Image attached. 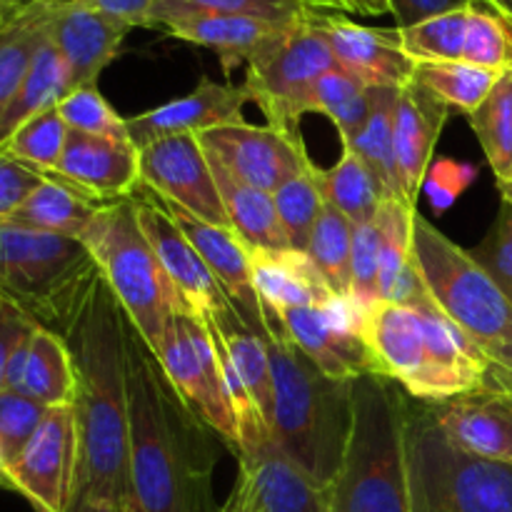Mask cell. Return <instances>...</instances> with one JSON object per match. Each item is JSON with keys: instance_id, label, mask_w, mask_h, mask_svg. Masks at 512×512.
Returning a JSON list of instances; mask_svg holds the SVG:
<instances>
[{"instance_id": "obj_12", "label": "cell", "mask_w": 512, "mask_h": 512, "mask_svg": "<svg viewBox=\"0 0 512 512\" xmlns=\"http://www.w3.org/2000/svg\"><path fill=\"white\" fill-rule=\"evenodd\" d=\"M80 438L73 405L48 408L18 458L8 463L10 490L35 512H68L78 480Z\"/></svg>"}, {"instance_id": "obj_50", "label": "cell", "mask_w": 512, "mask_h": 512, "mask_svg": "<svg viewBox=\"0 0 512 512\" xmlns=\"http://www.w3.org/2000/svg\"><path fill=\"white\" fill-rule=\"evenodd\" d=\"M475 178V170L470 165H460V163H438V168L433 170V178H425L428 183L423 188L430 190L433 195V203L435 208L445 210Z\"/></svg>"}, {"instance_id": "obj_61", "label": "cell", "mask_w": 512, "mask_h": 512, "mask_svg": "<svg viewBox=\"0 0 512 512\" xmlns=\"http://www.w3.org/2000/svg\"><path fill=\"white\" fill-rule=\"evenodd\" d=\"M220 512H225V510H220Z\"/></svg>"}, {"instance_id": "obj_27", "label": "cell", "mask_w": 512, "mask_h": 512, "mask_svg": "<svg viewBox=\"0 0 512 512\" xmlns=\"http://www.w3.org/2000/svg\"><path fill=\"white\" fill-rule=\"evenodd\" d=\"M250 250V248H248ZM253 283L270 318L280 320V313L290 308H313L335 298L310 258L298 250H250Z\"/></svg>"}, {"instance_id": "obj_49", "label": "cell", "mask_w": 512, "mask_h": 512, "mask_svg": "<svg viewBox=\"0 0 512 512\" xmlns=\"http://www.w3.org/2000/svg\"><path fill=\"white\" fill-rule=\"evenodd\" d=\"M35 328L38 325L33 320H28L20 310L0 300V390L5 388V373H8L10 358Z\"/></svg>"}, {"instance_id": "obj_36", "label": "cell", "mask_w": 512, "mask_h": 512, "mask_svg": "<svg viewBox=\"0 0 512 512\" xmlns=\"http://www.w3.org/2000/svg\"><path fill=\"white\" fill-rule=\"evenodd\" d=\"M498 78L500 73L495 70L478 68L465 60H443V63H418L413 83L428 90L448 108L470 115L483 105Z\"/></svg>"}, {"instance_id": "obj_62", "label": "cell", "mask_w": 512, "mask_h": 512, "mask_svg": "<svg viewBox=\"0 0 512 512\" xmlns=\"http://www.w3.org/2000/svg\"><path fill=\"white\" fill-rule=\"evenodd\" d=\"M508 395H512V393H508Z\"/></svg>"}, {"instance_id": "obj_37", "label": "cell", "mask_w": 512, "mask_h": 512, "mask_svg": "<svg viewBox=\"0 0 512 512\" xmlns=\"http://www.w3.org/2000/svg\"><path fill=\"white\" fill-rule=\"evenodd\" d=\"M468 120L498 185H508L512 180V70L500 73L495 88Z\"/></svg>"}, {"instance_id": "obj_41", "label": "cell", "mask_w": 512, "mask_h": 512, "mask_svg": "<svg viewBox=\"0 0 512 512\" xmlns=\"http://www.w3.org/2000/svg\"><path fill=\"white\" fill-rule=\"evenodd\" d=\"M470 5V3H468ZM468 5L448 10L410 28H398L403 50L415 63H443L463 60L465 33H468Z\"/></svg>"}, {"instance_id": "obj_54", "label": "cell", "mask_w": 512, "mask_h": 512, "mask_svg": "<svg viewBox=\"0 0 512 512\" xmlns=\"http://www.w3.org/2000/svg\"><path fill=\"white\" fill-rule=\"evenodd\" d=\"M303 3H308L310 8L315 10H333V13H353V8H350V0H303Z\"/></svg>"}, {"instance_id": "obj_16", "label": "cell", "mask_w": 512, "mask_h": 512, "mask_svg": "<svg viewBox=\"0 0 512 512\" xmlns=\"http://www.w3.org/2000/svg\"><path fill=\"white\" fill-rule=\"evenodd\" d=\"M163 205L173 215V220L183 230L185 238L198 250L200 258L205 260V265H208L213 278L220 283L223 293L228 295L233 308L238 310L243 323L253 333L263 335L265 340H290L288 333H285V325L270 318L258 290H255L250 250L245 248L243 240L230 228L205 223V220L195 218V215L185 213V210L175 208V205L165 203V200Z\"/></svg>"}, {"instance_id": "obj_30", "label": "cell", "mask_w": 512, "mask_h": 512, "mask_svg": "<svg viewBox=\"0 0 512 512\" xmlns=\"http://www.w3.org/2000/svg\"><path fill=\"white\" fill-rule=\"evenodd\" d=\"M20 393L38 400L45 408L73 405L75 398V373L73 358L58 333L45 328H35L28 338L25 350V368Z\"/></svg>"}, {"instance_id": "obj_3", "label": "cell", "mask_w": 512, "mask_h": 512, "mask_svg": "<svg viewBox=\"0 0 512 512\" xmlns=\"http://www.w3.org/2000/svg\"><path fill=\"white\" fill-rule=\"evenodd\" d=\"M275 445L323 488L343 468L353 433L355 380L325 375L293 340H268Z\"/></svg>"}, {"instance_id": "obj_24", "label": "cell", "mask_w": 512, "mask_h": 512, "mask_svg": "<svg viewBox=\"0 0 512 512\" xmlns=\"http://www.w3.org/2000/svg\"><path fill=\"white\" fill-rule=\"evenodd\" d=\"M428 405L443 433L458 448L512 465V395L478 388Z\"/></svg>"}, {"instance_id": "obj_63", "label": "cell", "mask_w": 512, "mask_h": 512, "mask_svg": "<svg viewBox=\"0 0 512 512\" xmlns=\"http://www.w3.org/2000/svg\"><path fill=\"white\" fill-rule=\"evenodd\" d=\"M123 512H125V510H123Z\"/></svg>"}, {"instance_id": "obj_42", "label": "cell", "mask_w": 512, "mask_h": 512, "mask_svg": "<svg viewBox=\"0 0 512 512\" xmlns=\"http://www.w3.org/2000/svg\"><path fill=\"white\" fill-rule=\"evenodd\" d=\"M273 198L280 223H283L285 235L290 240V250L305 253L320 213L325 208V198L318 188V180H315V168L285 183L278 193H273Z\"/></svg>"}, {"instance_id": "obj_48", "label": "cell", "mask_w": 512, "mask_h": 512, "mask_svg": "<svg viewBox=\"0 0 512 512\" xmlns=\"http://www.w3.org/2000/svg\"><path fill=\"white\" fill-rule=\"evenodd\" d=\"M43 180V173L0 155V225H8L15 210Z\"/></svg>"}, {"instance_id": "obj_6", "label": "cell", "mask_w": 512, "mask_h": 512, "mask_svg": "<svg viewBox=\"0 0 512 512\" xmlns=\"http://www.w3.org/2000/svg\"><path fill=\"white\" fill-rule=\"evenodd\" d=\"M403 445L410 512H512V465L458 448L433 408L408 393Z\"/></svg>"}, {"instance_id": "obj_21", "label": "cell", "mask_w": 512, "mask_h": 512, "mask_svg": "<svg viewBox=\"0 0 512 512\" xmlns=\"http://www.w3.org/2000/svg\"><path fill=\"white\" fill-rule=\"evenodd\" d=\"M155 28H163L165 33L185 43L210 48L218 53L225 73H230L235 65H248V60L258 50H263L275 35H280L290 25L265 23V20L243 18V15L210 13V10L193 8L185 0H160Z\"/></svg>"}, {"instance_id": "obj_28", "label": "cell", "mask_w": 512, "mask_h": 512, "mask_svg": "<svg viewBox=\"0 0 512 512\" xmlns=\"http://www.w3.org/2000/svg\"><path fill=\"white\" fill-rule=\"evenodd\" d=\"M210 165H213L215 185H218L230 230L243 240L245 248L270 250V253L290 250V240L285 235L283 223H280L273 193L240 183L213 160H210Z\"/></svg>"}, {"instance_id": "obj_43", "label": "cell", "mask_w": 512, "mask_h": 512, "mask_svg": "<svg viewBox=\"0 0 512 512\" xmlns=\"http://www.w3.org/2000/svg\"><path fill=\"white\" fill-rule=\"evenodd\" d=\"M58 113L65 120V125L75 130V133L130 140L128 118L115 113L113 105L98 90V85H85V88L70 90L58 103Z\"/></svg>"}, {"instance_id": "obj_34", "label": "cell", "mask_w": 512, "mask_h": 512, "mask_svg": "<svg viewBox=\"0 0 512 512\" xmlns=\"http://www.w3.org/2000/svg\"><path fill=\"white\" fill-rule=\"evenodd\" d=\"M315 180L325 203L340 210L353 225L373 223L380 203L388 198L378 178L350 148H343V158L333 168H315Z\"/></svg>"}, {"instance_id": "obj_20", "label": "cell", "mask_w": 512, "mask_h": 512, "mask_svg": "<svg viewBox=\"0 0 512 512\" xmlns=\"http://www.w3.org/2000/svg\"><path fill=\"white\" fill-rule=\"evenodd\" d=\"M248 103H253V95L245 83H215L203 78L183 98L128 118V135L138 150L170 135H200L220 125L245 123L243 108Z\"/></svg>"}, {"instance_id": "obj_31", "label": "cell", "mask_w": 512, "mask_h": 512, "mask_svg": "<svg viewBox=\"0 0 512 512\" xmlns=\"http://www.w3.org/2000/svg\"><path fill=\"white\" fill-rule=\"evenodd\" d=\"M45 38H48V0H33L23 5L0 28V118L13 103Z\"/></svg>"}, {"instance_id": "obj_2", "label": "cell", "mask_w": 512, "mask_h": 512, "mask_svg": "<svg viewBox=\"0 0 512 512\" xmlns=\"http://www.w3.org/2000/svg\"><path fill=\"white\" fill-rule=\"evenodd\" d=\"M60 338L75 373L80 463L73 503L123 512L130 503L125 310L100 273Z\"/></svg>"}, {"instance_id": "obj_11", "label": "cell", "mask_w": 512, "mask_h": 512, "mask_svg": "<svg viewBox=\"0 0 512 512\" xmlns=\"http://www.w3.org/2000/svg\"><path fill=\"white\" fill-rule=\"evenodd\" d=\"M200 148L235 180L265 193H278L285 183L313 170L298 130L280 125L233 123L198 135Z\"/></svg>"}, {"instance_id": "obj_53", "label": "cell", "mask_w": 512, "mask_h": 512, "mask_svg": "<svg viewBox=\"0 0 512 512\" xmlns=\"http://www.w3.org/2000/svg\"><path fill=\"white\" fill-rule=\"evenodd\" d=\"M350 8L358 15H385L390 13V0H350Z\"/></svg>"}, {"instance_id": "obj_33", "label": "cell", "mask_w": 512, "mask_h": 512, "mask_svg": "<svg viewBox=\"0 0 512 512\" xmlns=\"http://www.w3.org/2000/svg\"><path fill=\"white\" fill-rule=\"evenodd\" d=\"M398 88H370V118L365 128L360 130L353 143L343 145L350 148L370 173L383 185L385 195L408 203L403 193V183L398 175V163H395V143H393V115L395 103H398ZM410 205V203H408ZM415 208V205H413Z\"/></svg>"}, {"instance_id": "obj_45", "label": "cell", "mask_w": 512, "mask_h": 512, "mask_svg": "<svg viewBox=\"0 0 512 512\" xmlns=\"http://www.w3.org/2000/svg\"><path fill=\"white\" fill-rule=\"evenodd\" d=\"M45 413L48 408L25 393L10 388L0 390V450H3L5 465L18 458Z\"/></svg>"}, {"instance_id": "obj_51", "label": "cell", "mask_w": 512, "mask_h": 512, "mask_svg": "<svg viewBox=\"0 0 512 512\" xmlns=\"http://www.w3.org/2000/svg\"><path fill=\"white\" fill-rule=\"evenodd\" d=\"M473 3V0H390V13L395 15L398 28H410L423 20L435 18L448 10L463 8V5Z\"/></svg>"}, {"instance_id": "obj_38", "label": "cell", "mask_w": 512, "mask_h": 512, "mask_svg": "<svg viewBox=\"0 0 512 512\" xmlns=\"http://www.w3.org/2000/svg\"><path fill=\"white\" fill-rule=\"evenodd\" d=\"M353 228L340 210L325 203L318 225L313 230L305 255L318 268L335 295L350 298V255H353Z\"/></svg>"}, {"instance_id": "obj_19", "label": "cell", "mask_w": 512, "mask_h": 512, "mask_svg": "<svg viewBox=\"0 0 512 512\" xmlns=\"http://www.w3.org/2000/svg\"><path fill=\"white\" fill-rule=\"evenodd\" d=\"M130 30L90 0H48V35L68 68L70 90L98 85Z\"/></svg>"}, {"instance_id": "obj_32", "label": "cell", "mask_w": 512, "mask_h": 512, "mask_svg": "<svg viewBox=\"0 0 512 512\" xmlns=\"http://www.w3.org/2000/svg\"><path fill=\"white\" fill-rule=\"evenodd\" d=\"M70 93L68 68L60 58L58 48L53 45L50 35L35 53L33 65L25 75L23 85L15 93L13 103L8 105L5 115L0 118V145L15 133L23 123L33 120L35 115L55 108L65 95Z\"/></svg>"}, {"instance_id": "obj_29", "label": "cell", "mask_w": 512, "mask_h": 512, "mask_svg": "<svg viewBox=\"0 0 512 512\" xmlns=\"http://www.w3.org/2000/svg\"><path fill=\"white\" fill-rule=\"evenodd\" d=\"M103 205L105 203H98L80 190L65 185L63 180L43 175V180L15 210L8 225L80 240Z\"/></svg>"}, {"instance_id": "obj_46", "label": "cell", "mask_w": 512, "mask_h": 512, "mask_svg": "<svg viewBox=\"0 0 512 512\" xmlns=\"http://www.w3.org/2000/svg\"><path fill=\"white\" fill-rule=\"evenodd\" d=\"M480 268L495 280L500 290L512 300V203L500 200L498 218L485 235L483 243L470 250Z\"/></svg>"}, {"instance_id": "obj_58", "label": "cell", "mask_w": 512, "mask_h": 512, "mask_svg": "<svg viewBox=\"0 0 512 512\" xmlns=\"http://www.w3.org/2000/svg\"><path fill=\"white\" fill-rule=\"evenodd\" d=\"M20 8H23V5H20ZM20 8H0V28H3V25L8 23V20L13 18Z\"/></svg>"}, {"instance_id": "obj_44", "label": "cell", "mask_w": 512, "mask_h": 512, "mask_svg": "<svg viewBox=\"0 0 512 512\" xmlns=\"http://www.w3.org/2000/svg\"><path fill=\"white\" fill-rule=\"evenodd\" d=\"M350 300L363 310V315L380 303V235L375 220L353 228Z\"/></svg>"}, {"instance_id": "obj_56", "label": "cell", "mask_w": 512, "mask_h": 512, "mask_svg": "<svg viewBox=\"0 0 512 512\" xmlns=\"http://www.w3.org/2000/svg\"><path fill=\"white\" fill-rule=\"evenodd\" d=\"M0 488L10 490V483H8V465H5L3 450H0Z\"/></svg>"}, {"instance_id": "obj_60", "label": "cell", "mask_w": 512, "mask_h": 512, "mask_svg": "<svg viewBox=\"0 0 512 512\" xmlns=\"http://www.w3.org/2000/svg\"><path fill=\"white\" fill-rule=\"evenodd\" d=\"M500 188V195H503V200H508V203H512V180L508 185H498Z\"/></svg>"}, {"instance_id": "obj_52", "label": "cell", "mask_w": 512, "mask_h": 512, "mask_svg": "<svg viewBox=\"0 0 512 512\" xmlns=\"http://www.w3.org/2000/svg\"><path fill=\"white\" fill-rule=\"evenodd\" d=\"M95 8L123 20L130 28H155L160 0H90Z\"/></svg>"}, {"instance_id": "obj_18", "label": "cell", "mask_w": 512, "mask_h": 512, "mask_svg": "<svg viewBox=\"0 0 512 512\" xmlns=\"http://www.w3.org/2000/svg\"><path fill=\"white\" fill-rule=\"evenodd\" d=\"M225 512H328V488L315 483L268 440L238 455V480Z\"/></svg>"}, {"instance_id": "obj_17", "label": "cell", "mask_w": 512, "mask_h": 512, "mask_svg": "<svg viewBox=\"0 0 512 512\" xmlns=\"http://www.w3.org/2000/svg\"><path fill=\"white\" fill-rule=\"evenodd\" d=\"M425 328V365L405 385V393L423 403H445L458 395L483 388L488 365L468 338L435 305L430 293L415 305Z\"/></svg>"}, {"instance_id": "obj_47", "label": "cell", "mask_w": 512, "mask_h": 512, "mask_svg": "<svg viewBox=\"0 0 512 512\" xmlns=\"http://www.w3.org/2000/svg\"><path fill=\"white\" fill-rule=\"evenodd\" d=\"M185 3L200 10H210V13L243 15V18L265 20V23L275 25L303 23L320 13L303 0H185Z\"/></svg>"}, {"instance_id": "obj_7", "label": "cell", "mask_w": 512, "mask_h": 512, "mask_svg": "<svg viewBox=\"0 0 512 512\" xmlns=\"http://www.w3.org/2000/svg\"><path fill=\"white\" fill-rule=\"evenodd\" d=\"M98 265L80 240L0 225V300L38 328L63 335Z\"/></svg>"}, {"instance_id": "obj_25", "label": "cell", "mask_w": 512, "mask_h": 512, "mask_svg": "<svg viewBox=\"0 0 512 512\" xmlns=\"http://www.w3.org/2000/svg\"><path fill=\"white\" fill-rule=\"evenodd\" d=\"M445 118H448V105L440 103L418 83L400 88L393 115L395 163H398L405 198L415 208H418V195L428 178L430 158H433V148L438 143Z\"/></svg>"}, {"instance_id": "obj_26", "label": "cell", "mask_w": 512, "mask_h": 512, "mask_svg": "<svg viewBox=\"0 0 512 512\" xmlns=\"http://www.w3.org/2000/svg\"><path fill=\"white\" fill-rule=\"evenodd\" d=\"M363 338L378 363V373L408 385L425 365V328L415 308L380 300L363 315Z\"/></svg>"}, {"instance_id": "obj_5", "label": "cell", "mask_w": 512, "mask_h": 512, "mask_svg": "<svg viewBox=\"0 0 512 512\" xmlns=\"http://www.w3.org/2000/svg\"><path fill=\"white\" fill-rule=\"evenodd\" d=\"M403 403L405 390L383 375L355 380L353 433L328 488V512H410Z\"/></svg>"}, {"instance_id": "obj_8", "label": "cell", "mask_w": 512, "mask_h": 512, "mask_svg": "<svg viewBox=\"0 0 512 512\" xmlns=\"http://www.w3.org/2000/svg\"><path fill=\"white\" fill-rule=\"evenodd\" d=\"M80 243L150 348H158L175 310H190L165 275L135 215L133 198L105 203Z\"/></svg>"}, {"instance_id": "obj_39", "label": "cell", "mask_w": 512, "mask_h": 512, "mask_svg": "<svg viewBox=\"0 0 512 512\" xmlns=\"http://www.w3.org/2000/svg\"><path fill=\"white\" fill-rule=\"evenodd\" d=\"M68 135L70 128L65 125V120L60 118L58 105H55V108L45 110V113L35 115L33 120L20 125V128L0 145V155L48 175L58 168L60 158H63L65 143H68Z\"/></svg>"}, {"instance_id": "obj_35", "label": "cell", "mask_w": 512, "mask_h": 512, "mask_svg": "<svg viewBox=\"0 0 512 512\" xmlns=\"http://www.w3.org/2000/svg\"><path fill=\"white\" fill-rule=\"evenodd\" d=\"M303 113L328 115L343 145H348L358 138L370 118V88L338 65L315 80L305 95Z\"/></svg>"}, {"instance_id": "obj_1", "label": "cell", "mask_w": 512, "mask_h": 512, "mask_svg": "<svg viewBox=\"0 0 512 512\" xmlns=\"http://www.w3.org/2000/svg\"><path fill=\"white\" fill-rule=\"evenodd\" d=\"M130 503L125 512H220L208 425L183 403L125 315ZM213 433V430H210Z\"/></svg>"}, {"instance_id": "obj_4", "label": "cell", "mask_w": 512, "mask_h": 512, "mask_svg": "<svg viewBox=\"0 0 512 512\" xmlns=\"http://www.w3.org/2000/svg\"><path fill=\"white\" fill-rule=\"evenodd\" d=\"M413 258L430 298L488 365L485 390L512 393V300L428 218L413 215Z\"/></svg>"}, {"instance_id": "obj_15", "label": "cell", "mask_w": 512, "mask_h": 512, "mask_svg": "<svg viewBox=\"0 0 512 512\" xmlns=\"http://www.w3.org/2000/svg\"><path fill=\"white\" fill-rule=\"evenodd\" d=\"M138 153L143 188L205 223L230 228L213 165L200 148L198 135H170L148 143Z\"/></svg>"}, {"instance_id": "obj_59", "label": "cell", "mask_w": 512, "mask_h": 512, "mask_svg": "<svg viewBox=\"0 0 512 512\" xmlns=\"http://www.w3.org/2000/svg\"><path fill=\"white\" fill-rule=\"evenodd\" d=\"M33 0H0V8H20V5H28Z\"/></svg>"}, {"instance_id": "obj_57", "label": "cell", "mask_w": 512, "mask_h": 512, "mask_svg": "<svg viewBox=\"0 0 512 512\" xmlns=\"http://www.w3.org/2000/svg\"><path fill=\"white\" fill-rule=\"evenodd\" d=\"M490 5H495V8L500 10V13H505L508 18H512V0H488Z\"/></svg>"}, {"instance_id": "obj_55", "label": "cell", "mask_w": 512, "mask_h": 512, "mask_svg": "<svg viewBox=\"0 0 512 512\" xmlns=\"http://www.w3.org/2000/svg\"><path fill=\"white\" fill-rule=\"evenodd\" d=\"M68 512H118L113 508H105V505H90V503H73Z\"/></svg>"}, {"instance_id": "obj_9", "label": "cell", "mask_w": 512, "mask_h": 512, "mask_svg": "<svg viewBox=\"0 0 512 512\" xmlns=\"http://www.w3.org/2000/svg\"><path fill=\"white\" fill-rule=\"evenodd\" d=\"M333 68H338V60L320 28V13H315L275 35L248 60L245 88L270 125L295 130L305 115L308 90Z\"/></svg>"}, {"instance_id": "obj_40", "label": "cell", "mask_w": 512, "mask_h": 512, "mask_svg": "<svg viewBox=\"0 0 512 512\" xmlns=\"http://www.w3.org/2000/svg\"><path fill=\"white\" fill-rule=\"evenodd\" d=\"M463 60L495 73L512 70V18L488 0H473L468 5Z\"/></svg>"}, {"instance_id": "obj_10", "label": "cell", "mask_w": 512, "mask_h": 512, "mask_svg": "<svg viewBox=\"0 0 512 512\" xmlns=\"http://www.w3.org/2000/svg\"><path fill=\"white\" fill-rule=\"evenodd\" d=\"M155 355L183 403L235 453L238 423L218 348L203 320L193 310H175Z\"/></svg>"}, {"instance_id": "obj_14", "label": "cell", "mask_w": 512, "mask_h": 512, "mask_svg": "<svg viewBox=\"0 0 512 512\" xmlns=\"http://www.w3.org/2000/svg\"><path fill=\"white\" fill-rule=\"evenodd\" d=\"M280 320L288 338L330 378L358 380L363 375H380L363 338V310L348 295H335L313 308L283 310Z\"/></svg>"}, {"instance_id": "obj_13", "label": "cell", "mask_w": 512, "mask_h": 512, "mask_svg": "<svg viewBox=\"0 0 512 512\" xmlns=\"http://www.w3.org/2000/svg\"><path fill=\"white\" fill-rule=\"evenodd\" d=\"M130 198H133L135 215H138L145 238L153 245L165 275L180 293V298L185 300V305L203 323H223V320L240 318L238 310L233 308L228 295L223 293L220 283L205 265V260L200 258L198 250L193 248V243L185 238L173 215L168 213L163 200L143 185H138Z\"/></svg>"}, {"instance_id": "obj_22", "label": "cell", "mask_w": 512, "mask_h": 512, "mask_svg": "<svg viewBox=\"0 0 512 512\" xmlns=\"http://www.w3.org/2000/svg\"><path fill=\"white\" fill-rule=\"evenodd\" d=\"M335 60L368 88H408L415 78V63L400 43L398 28H368L338 13H320Z\"/></svg>"}, {"instance_id": "obj_23", "label": "cell", "mask_w": 512, "mask_h": 512, "mask_svg": "<svg viewBox=\"0 0 512 512\" xmlns=\"http://www.w3.org/2000/svg\"><path fill=\"white\" fill-rule=\"evenodd\" d=\"M48 175L98 203H113L133 195L140 185V153L130 140L70 130L63 158Z\"/></svg>"}]
</instances>
